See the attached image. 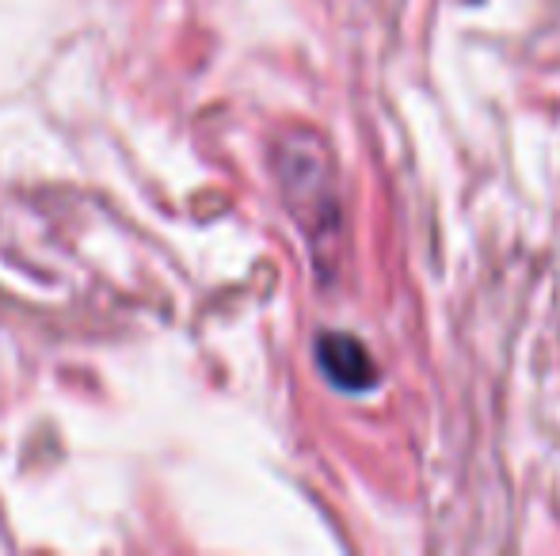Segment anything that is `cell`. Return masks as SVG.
I'll return each instance as SVG.
<instances>
[{
	"label": "cell",
	"instance_id": "1",
	"mask_svg": "<svg viewBox=\"0 0 560 556\" xmlns=\"http://www.w3.org/2000/svg\"><path fill=\"white\" fill-rule=\"evenodd\" d=\"M317 363H320V370H325V378L332 381L336 389H347V393H362V389H370L377 381V366H374V358H370V351L347 332L320 335Z\"/></svg>",
	"mask_w": 560,
	"mask_h": 556
}]
</instances>
